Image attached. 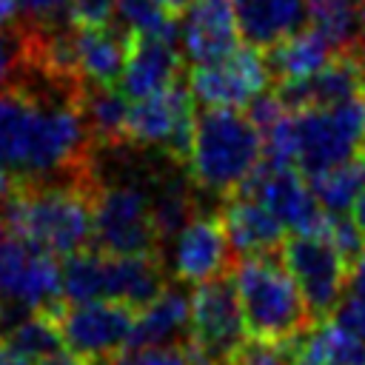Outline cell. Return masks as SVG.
I'll list each match as a JSON object with an SVG mask.
<instances>
[{
  "label": "cell",
  "instance_id": "3",
  "mask_svg": "<svg viewBox=\"0 0 365 365\" xmlns=\"http://www.w3.org/2000/svg\"><path fill=\"white\" fill-rule=\"evenodd\" d=\"M262 163V131L242 111L205 108L194 120L185 174L197 191L237 194Z\"/></svg>",
  "mask_w": 365,
  "mask_h": 365
},
{
  "label": "cell",
  "instance_id": "42",
  "mask_svg": "<svg viewBox=\"0 0 365 365\" xmlns=\"http://www.w3.org/2000/svg\"><path fill=\"white\" fill-rule=\"evenodd\" d=\"M20 308H11L9 302H3V297H0V325H6L9 328V322L14 319V314H17Z\"/></svg>",
  "mask_w": 365,
  "mask_h": 365
},
{
  "label": "cell",
  "instance_id": "9",
  "mask_svg": "<svg viewBox=\"0 0 365 365\" xmlns=\"http://www.w3.org/2000/svg\"><path fill=\"white\" fill-rule=\"evenodd\" d=\"M282 259L314 322L336 314L351 285V262L325 234H294L282 242Z\"/></svg>",
  "mask_w": 365,
  "mask_h": 365
},
{
  "label": "cell",
  "instance_id": "35",
  "mask_svg": "<svg viewBox=\"0 0 365 365\" xmlns=\"http://www.w3.org/2000/svg\"><path fill=\"white\" fill-rule=\"evenodd\" d=\"M334 322H339L345 331L365 342V288H348L345 299L334 314Z\"/></svg>",
  "mask_w": 365,
  "mask_h": 365
},
{
  "label": "cell",
  "instance_id": "1",
  "mask_svg": "<svg viewBox=\"0 0 365 365\" xmlns=\"http://www.w3.org/2000/svg\"><path fill=\"white\" fill-rule=\"evenodd\" d=\"M86 83L23 60L0 88V177L14 188L94 174V137L83 111Z\"/></svg>",
  "mask_w": 365,
  "mask_h": 365
},
{
  "label": "cell",
  "instance_id": "14",
  "mask_svg": "<svg viewBox=\"0 0 365 365\" xmlns=\"http://www.w3.org/2000/svg\"><path fill=\"white\" fill-rule=\"evenodd\" d=\"M271 83L265 54L257 48H240L228 60L211 63V66H191L188 88L197 103L205 108H231L248 106L254 97L265 91Z\"/></svg>",
  "mask_w": 365,
  "mask_h": 365
},
{
  "label": "cell",
  "instance_id": "33",
  "mask_svg": "<svg viewBox=\"0 0 365 365\" xmlns=\"http://www.w3.org/2000/svg\"><path fill=\"white\" fill-rule=\"evenodd\" d=\"M23 31H20V26L14 23V26H9V29H3L0 31V88H6L14 77H17V71H20V66H23Z\"/></svg>",
  "mask_w": 365,
  "mask_h": 365
},
{
  "label": "cell",
  "instance_id": "13",
  "mask_svg": "<svg viewBox=\"0 0 365 365\" xmlns=\"http://www.w3.org/2000/svg\"><path fill=\"white\" fill-rule=\"evenodd\" d=\"M240 191L257 200L265 211L277 217L282 228L294 234H325L328 228V214L319 208L311 185L299 177L294 165L262 160Z\"/></svg>",
  "mask_w": 365,
  "mask_h": 365
},
{
  "label": "cell",
  "instance_id": "26",
  "mask_svg": "<svg viewBox=\"0 0 365 365\" xmlns=\"http://www.w3.org/2000/svg\"><path fill=\"white\" fill-rule=\"evenodd\" d=\"M302 365H365V342L339 322H317L294 342Z\"/></svg>",
  "mask_w": 365,
  "mask_h": 365
},
{
  "label": "cell",
  "instance_id": "8",
  "mask_svg": "<svg viewBox=\"0 0 365 365\" xmlns=\"http://www.w3.org/2000/svg\"><path fill=\"white\" fill-rule=\"evenodd\" d=\"M245 342V317L234 277L202 282L191 294V331L182 351L191 365H222Z\"/></svg>",
  "mask_w": 365,
  "mask_h": 365
},
{
  "label": "cell",
  "instance_id": "21",
  "mask_svg": "<svg viewBox=\"0 0 365 365\" xmlns=\"http://www.w3.org/2000/svg\"><path fill=\"white\" fill-rule=\"evenodd\" d=\"M234 11L240 37L257 51L299 34L308 20L305 0H234Z\"/></svg>",
  "mask_w": 365,
  "mask_h": 365
},
{
  "label": "cell",
  "instance_id": "2",
  "mask_svg": "<svg viewBox=\"0 0 365 365\" xmlns=\"http://www.w3.org/2000/svg\"><path fill=\"white\" fill-rule=\"evenodd\" d=\"M97 171L43 185H23L0 202V220L11 237L51 254L74 257L94 245Z\"/></svg>",
  "mask_w": 365,
  "mask_h": 365
},
{
  "label": "cell",
  "instance_id": "10",
  "mask_svg": "<svg viewBox=\"0 0 365 365\" xmlns=\"http://www.w3.org/2000/svg\"><path fill=\"white\" fill-rule=\"evenodd\" d=\"M194 97L188 80H177L174 86L134 100L125 125V143L137 148H154L165 160L185 165L194 134Z\"/></svg>",
  "mask_w": 365,
  "mask_h": 365
},
{
  "label": "cell",
  "instance_id": "37",
  "mask_svg": "<svg viewBox=\"0 0 365 365\" xmlns=\"http://www.w3.org/2000/svg\"><path fill=\"white\" fill-rule=\"evenodd\" d=\"M165 14H171V17H177V14H185L188 9H191V3L194 0H154Z\"/></svg>",
  "mask_w": 365,
  "mask_h": 365
},
{
  "label": "cell",
  "instance_id": "41",
  "mask_svg": "<svg viewBox=\"0 0 365 365\" xmlns=\"http://www.w3.org/2000/svg\"><path fill=\"white\" fill-rule=\"evenodd\" d=\"M354 222H356V228L365 234V191H362L359 200L354 202Z\"/></svg>",
  "mask_w": 365,
  "mask_h": 365
},
{
  "label": "cell",
  "instance_id": "6",
  "mask_svg": "<svg viewBox=\"0 0 365 365\" xmlns=\"http://www.w3.org/2000/svg\"><path fill=\"white\" fill-rule=\"evenodd\" d=\"M94 248L114 257H160L163 240L151 211V174L145 180L117 182H103L97 177Z\"/></svg>",
  "mask_w": 365,
  "mask_h": 365
},
{
  "label": "cell",
  "instance_id": "4",
  "mask_svg": "<svg viewBox=\"0 0 365 365\" xmlns=\"http://www.w3.org/2000/svg\"><path fill=\"white\" fill-rule=\"evenodd\" d=\"M231 277L245 317V331L254 339L288 345L317 325L297 282L277 254L237 259Z\"/></svg>",
  "mask_w": 365,
  "mask_h": 365
},
{
  "label": "cell",
  "instance_id": "23",
  "mask_svg": "<svg viewBox=\"0 0 365 365\" xmlns=\"http://www.w3.org/2000/svg\"><path fill=\"white\" fill-rule=\"evenodd\" d=\"M262 54H265V66H268L271 83H277V86L305 80V77L317 74L319 68H325L336 57V51L314 29L299 31V34L265 48Z\"/></svg>",
  "mask_w": 365,
  "mask_h": 365
},
{
  "label": "cell",
  "instance_id": "28",
  "mask_svg": "<svg viewBox=\"0 0 365 365\" xmlns=\"http://www.w3.org/2000/svg\"><path fill=\"white\" fill-rule=\"evenodd\" d=\"M311 191L328 217H342L365 191V165L351 160L311 177Z\"/></svg>",
  "mask_w": 365,
  "mask_h": 365
},
{
  "label": "cell",
  "instance_id": "22",
  "mask_svg": "<svg viewBox=\"0 0 365 365\" xmlns=\"http://www.w3.org/2000/svg\"><path fill=\"white\" fill-rule=\"evenodd\" d=\"M191 331V297L180 285H165L145 308L137 311L128 348L182 345Z\"/></svg>",
  "mask_w": 365,
  "mask_h": 365
},
{
  "label": "cell",
  "instance_id": "29",
  "mask_svg": "<svg viewBox=\"0 0 365 365\" xmlns=\"http://www.w3.org/2000/svg\"><path fill=\"white\" fill-rule=\"evenodd\" d=\"M128 34H148V37H177L174 17L165 14L154 0H117L114 11Z\"/></svg>",
  "mask_w": 365,
  "mask_h": 365
},
{
  "label": "cell",
  "instance_id": "7",
  "mask_svg": "<svg viewBox=\"0 0 365 365\" xmlns=\"http://www.w3.org/2000/svg\"><path fill=\"white\" fill-rule=\"evenodd\" d=\"M291 134L294 165L311 177L351 163L365 143V94L325 108L291 111Z\"/></svg>",
  "mask_w": 365,
  "mask_h": 365
},
{
  "label": "cell",
  "instance_id": "34",
  "mask_svg": "<svg viewBox=\"0 0 365 365\" xmlns=\"http://www.w3.org/2000/svg\"><path fill=\"white\" fill-rule=\"evenodd\" d=\"M114 11H117V0H74L68 11V23L83 29L111 26Z\"/></svg>",
  "mask_w": 365,
  "mask_h": 365
},
{
  "label": "cell",
  "instance_id": "15",
  "mask_svg": "<svg viewBox=\"0 0 365 365\" xmlns=\"http://www.w3.org/2000/svg\"><path fill=\"white\" fill-rule=\"evenodd\" d=\"M234 251L222 231L220 214L197 211L174 237L171 245V274L177 282H211L231 274Z\"/></svg>",
  "mask_w": 365,
  "mask_h": 365
},
{
  "label": "cell",
  "instance_id": "36",
  "mask_svg": "<svg viewBox=\"0 0 365 365\" xmlns=\"http://www.w3.org/2000/svg\"><path fill=\"white\" fill-rule=\"evenodd\" d=\"M17 23V0H0V31Z\"/></svg>",
  "mask_w": 365,
  "mask_h": 365
},
{
  "label": "cell",
  "instance_id": "44",
  "mask_svg": "<svg viewBox=\"0 0 365 365\" xmlns=\"http://www.w3.org/2000/svg\"><path fill=\"white\" fill-rule=\"evenodd\" d=\"M3 228H6V225H3V220H0V240H3Z\"/></svg>",
  "mask_w": 365,
  "mask_h": 365
},
{
  "label": "cell",
  "instance_id": "40",
  "mask_svg": "<svg viewBox=\"0 0 365 365\" xmlns=\"http://www.w3.org/2000/svg\"><path fill=\"white\" fill-rule=\"evenodd\" d=\"M0 365H31V362H26L20 354H14V351L0 339Z\"/></svg>",
  "mask_w": 365,
  "mask_h": 365
},
{
  "label": "cell",
  "instance_id": "11",
  "mask_svg": "<svg viewBox=\"0 0 365 365\" xmlns=\"http://www.w3.org/2000/svg\"><path fill=\"white\" fill-rule=\"evenodd\" d=\"M0 297L11 308L57 317L66 302L63 265L51 254L9 234L0 240Z\"/></svg>",
  "mask_w": 365,
  "mask_h": 365
},
{
  "label": "cell",
  "instance_id": "32",
  "mask_svg": "<svg viewBox=\"0 0 365 365\" xmlns=\"http://www.w3.org/2000/svg\"><path fill=\"white\" fill-rule=\"evenodd\" d=\"M108 365H191L182 345L168 348H128L120 356H114Z\"/></svg>",
  "mask_w": 365,
  "mask_h": 365
},
{
  "label": "cell",
  "instance_id": "31",
  "mask_svg": "<svg viewBox=\"0 0 365 365\" xmlns=\"http://www.w3.org/2000/svg\"><path fill=\"white\" fill-rule=\"evenodd\" d=\"M74 0H17V23L29 29H51L68 23Z\"/></svg>",
  "mask_w": 365,
  "mask_h": 365
},
{
  "label": "cell",
  "instance_id": "38",
  "mask_svg": "<svg viewBox=\"0 0 365 365\" xmlns=\"http://www.w3.org/2000/svg\"><path fill=\"white\" fill-rule=\"evenodd\" d=\"M34 365H86L83 359H77L74 354H68V351H60V354H54V356H46V359H40V362H34Z\"/></svg>",
  "mask_w": 365,
  "mask_h": 365
},
{
  "label": "cell",
  "instance_id": "20",
  "mask_svg": "<svg viewBox=\"0 0 365 365\" xmlns=\"http://www.w3.org/2000/svg\"><path fill=\"white\" fill-rule=\"evenodd\" d=\"M77 74L86 86H117L128 60L131 34L123 26H71Z\"/></svg>",
  "mask_w": 365,
  "mask_h": 365
},
{
  "label": "cell",
  "instance_id": "27",
  "mask_svg": "<svg viewBox=\"0 0 365 365\" xmlns=\"http://www.w3.org/2000/svg\"><path fill=\"white\" fill-rule=\"evenodd\" d=\"M3 342L14 354H20L26 362H40L63 351V334H60L57 317L37 314V311L14 317L11 325L3 331Z\"/></svg>",
  "mask_w": 365,
  "mask_h": 365
},
{
  "label": "cell",
  "instance_id": "16",
  "mask_svg": "<svg viewBox=\"0 0 365 365\" xmlns=\"http://www.w3.org/2000/svg\"><path fill=\"white\" fill-rule=\"evenodd\" d=\"M234 0H194L182 17L180 43L191 66H211L240 51Z\"/></svg>",
  "mask_w": 365,
  "mask_h": 365
},
{
  "label": "cell",
  "instance_id": "39",
  "mask_svg": "<svg viewBox=\"0 0 365 365\" xmlns=\"http://www.w3.org/2000/svg\"><path fill=\"white\" fill-rule=\"evenodd\" d=\"M348 288H365V245H362L359 259L354 262V271H351V285H348Z\"/></svg>",
  "mask_w": 365,
  "mask_h": 365
},
{
  "label": "cell",
  "instance_id": "19",
  "mask_svg": "<svg viewBox=\"0 0 365 365\" xmlns=\"http://www.w3.org/2000/svg\"><path fill=\"white\" fill-rule=\"evenodd\" d=\"M220 222H222L231 251L240 259L274 254L285 242V228L277 222V217L265 211L257 200L245 197L242 191L222 200Z\"/></svg>",
  "mask_w": 365,
  "mask_h": 365
},
{
  "label": "cell",
  "instance_id": "5",
  "mask_svg": "<svg viewBox=\"0 0 365 365\" xmlns=\"http://www.w3.org/2000/svg\"><path fill=\"white\" fill-rule=\"evenodd\" d=\"M163 288L165 265L160 257H114L88 248L63 262V299L68 305L108 299L140 311Z\"/></svg>",
  "mask_w": 365,
  "mask_h": 365
},
{
  "label": "cell",
  "instance_id": "24",
  "mask_svg": "<svg viewBox=\"0 0 365 365\" xmlns=\"http://www.w3.org/2000/svg\"><path fill=\"white\" fill-rule=\"evenodd\" d=\"M308 23L336 51L348 54L365 37V0H305Z\"/></svg>",
  "mask_w": 365,
  "mask_h": 365
},
{
  "label": "cell",
  "instance_id": "17",
  "mask_svg": "<svg viewBox=\"0 0 365 365\" xmlns=\"http://www.w3.org/2000/svg\"><path fill=\"white\" fill-rule=\"evenodd\" d=\"M180 66H182V57L171 37L131 34L128 60L117 88L128 100L151 97L180 80Z\"/></svg>",
  "mask_w": 365,
  "mask_h": 365
},
{
  "label": "cell",
  "instance_id": "30",
  "mask_svg": "<svg viewBox=\"0 0 365 365\" xmlns=\"http://www.w3.org/2000/svg\"><path fill=\"white\" fill-rule=\"evenodd\" d=\"M228 365H302L297 356L294 342L288 345H271L259 339H245L228 359Z\"/></svg>",
  "mask_w": 365,
  "mask_h": 365
},
{
  "label": "cell",
  "instance_id": "18",
  "mask_svg": "<svg viewBox=\"0 0 365 365\" xmlns=\"http://www.w3.org/2000/svg\"><path fill=\"white\" fill-rule=\"evenodd\" d=\"M274 94L282 100V106L288 111H305V108H325V106L354 100V97L365 94V83H362V74H359L354 57L336 54L317 74L297 80V83H282L274 88Z\"/></svg>",
  "mask_w": 365,
  "mask_h": 365
},
{
  "label": "cell",
  "instance_id": "43",
  "mask_svg": "<svg viewBox=\"0 0 365 365\" xmlns=\"http://www.w3.org/2000/svg\"><path fill=\"white\" fill-rule=\"evenodd\" d=\"M359 154H362V165H365V143H362V151Z\"/></svg>",
  "mask_w": 365,
  "mask_h": 365
},
{
  "label": "cell",
  "instance_id": "25",
  "mask_svg": "<svg viewBox=\"0 0 365 365\" xmlns=\"http://www.w3.org/2000/svg\"><path fill=\"white\" fill-rule=\"evenodd\" d=\"M83 111H86V123H88V131L97 148L125 145V125H128L131 103L117 86H86Z\"/></svg>",
  "mask_w": 365,
  "mask_h": 365
},
{
  "label": "cell",
  "instance_id": "12",
  "mask_svg": "<svg viewBox=\"0 0 365 365\" xmlns=\"http://www.w3.org/2000/svg\"><path fill=\"white\" fill-rule=\"evenodd\" d=\"M134 319V308L108 299L63 305L57 314L63 345L86 365H108L114 356L128 351Z\"/></svg>",
  "mask_w": 365,
  "mask_h": 365
}]
</instances>
